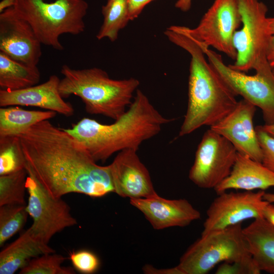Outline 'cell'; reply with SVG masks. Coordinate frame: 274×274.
Listing matches in <instances>:
<instances>
[{
  "instance_id": "cell-1",
  "label": "cell",
  "mask_w": 274,
  "mask_h": 274,
  "mask_svg": "<svg viewBox=\"0 0 274 274\" xmlns=\"http://www.w3.org/2000/svg\"><path fill=\"white\" fill-rule=\"evenodd\" d=\"M17 135L28 166L53 197L78 193L99 197L114 192L110 165L97 164L64 128L47 120Z\"/></svg>"
},
{
  "instance_id": "cell-2",
  "label": "cell",
  "mask_w": 274,
  "mask_h": 274,
  "mask_svg": "<svg viewBox=\"0 0 274 274\" xmlns=\"http://www.w3.org/2000/svg\"><path fill=\"white\" fill-rule=\"evenodd\" d=\"M174 120L163 116L138 89L127 111L114 123L102 124L84 118L64 129L84 145L96 162H105L122 150L138 151L144 142L157 135L164 125Z\"/></svg>"
},
{
  "instance_id": "cell-3",
  "label": "cell",
  "mask_w": 274,
  "mask_h": 274,
  "mask_svg": "<svg viewBox=\"0 0 274 274\" xmlns=\"http://www.w3.org/2000/svg\"><path fill=\"white\" fill-rule=\"evenodd\" d=\"M164 34L191 56L188 107L179 133L183 136L201 126L215 124L235 107L238 101L194 40L174 25L168 27Z\"/></svg>"
},
{
  "instance_id": "cell-4",
  "label": "cell",
  "mask_w": 274,
  "mask_h": 274,
  "mask_svg": "<svg viewBox=\"0 0 274 274\" xmlns=\"http://www.w3.org/2000/svg\"><path fill=\"white\" fill-rule=\"evenodd\" d=\"M60 72L63 77L60 79L59 91L63 98L77 96L84 104L87 113L101 115L114 120L127 111L140 85L137 79H113L96 67L74 69L64 64Z\"/></svg>"
},
{
  "instance_id": "cell-5",
  "label": "cell",
  "mask_w": 274,
  "mask_h": 274,
  "mask_svg": "<svg viewBox=\"0 0 274 274\" xmlns=\"http://www.w3.org/2000/svg\"><path fill=\"white\" fill-rule=\"evenodd\" d=\"M12 8L30 24L42 44L62 51L60 36L85 30L88 5L84 0H16Z\"/></svg>"
},
{
  "instance_id": "cell-6",
  "label": "cell",
  "mask_w": 274,
  "mask_h": 274,
  "mask_svg": "<svg viewBox=\"0 0 274 274\" xmlns=\"http://www.w3.org/2000/svg\"><path fill=\"white\" fill-rule=\"evenodd\" d=\"M242 223L201 237L187 250L174 267L177 274H206L224 262L251 256L243 233Z\"/></svg>"
},
{
  "instance_id": "cell-7",
  "label": "cell",
  "mask_w": 274,
  "mask_h": 274,
  "mask_svg": "<svg viewBox=\"0 0 274 274\" xmlns=\"http://www.w3.org/2000/svg\"><path fill=\"white\" fill-rule=\"evenodd\" d=\"M243 26L234 33L232 43L236 52L233 64L235 70L247 72L272 69L267 59L270 38L267 27V6L259 0H237Z\"/></svg>"
},
{
  "instance_id": "cell-8",
  "label": "cell",
  "mask_w": 274,
  "mask_h": 274,
  "mask_svg": "<svg viewBox=\"0 0 274 274\" xmlns=\"http://www.w3.org/2000/svg\"><path fill=\"white\" fill-rule=\"evenodd\" d=\"M25 183L28 193L26 209L32 219L29 227L33 234L46 244L65 228L77 224L68 204L52 196L38 181L26 164Z\"/></svg>"
},
{
  "instance_id": "cell-9",
  "label": "cell",
  "mask_w": 274,
  "mask_h": 274,
  "mask_svg": "<svg viewBox=\"0 0 274 274\" xmlns=\"http://www.w3.org/2000/svg\"><path fill=\"white\" fill-rule=\"evenodd\" d=\"M242 23L237 0H215L197 26H175L199 44L212 47L235 60L234 33Z\"/></svg>"
},
{
  "instance_id": "cell-10",
  "label": "cell",
  "mask_w": 274,
  "mask_h": 274,
  "mask_svg": "<svg viewBox=\"0 0 274 274\" xmlns=\"http://www.w3.org/2000/svg\"><path fill=\"white\" fill-rule=\"evenodd\" d=\"M198 45L209 62L234 93L261 110L264 124L273 123L274 74L272 70L248 75L226 65L216 52Z\"/></svg>"
},
{
  "instance_id": "cell-11",
  "label": "cell",
  "mask_w": 274,
  "mask_h": 274,
  "mask_svg": "<svg viewBox=\"0 0 274 274\" xmlns=\"http://www.w3.org/2000/svg\"><path fill=\"white\" fill-rule=\"evenodd\" d=\"M237 153L227 139L210 128L198 145L189 179L199 188L214 189L229 175Z\"/></svg>"
},
{
  "instance_id": "cell-12",
  "label": "cell",
  "mask_w": 274,
  "mask_h": 274,
  "mask_svg": "<svg viewBox=\"0 0 274 274\" xmlns=\"http://www.w3.org/2000/svg\"><path fill=\"white\" fill-rule=\"evenodd\" d=\"M265 193L259 190L225 191L218 194L207 210L201 235L247 220L263 217V208L268 202L263 198Z\"/></svg>"
},
{
  "instance_id": "cell-13",
  "label": "cell",
  "mask_w": 274,
  "mask_h": 274,
  "mask_svg": "<svg viewBox=\"0 0 274 274\" xmlns=\"http://www.w3.org/2000/svg\"><path fill=\"white\" fill-rule=\"evenodd\" d=\"M41 44L30 24L12 7L0 13V52L23 64L37 66Z\"/></svg>"
},
{
  "instance_id": "cell-14",
  "label": "cell",
  "mask_w": 274,
  "mask_h": 274,
  "mask_svg": "<svg viewBox=\"0 0 274 274\" xmlns=\"http://www.w3.org/2000/svg\"><path fill=\"white\" fill-rule=\"evenodd\" d=\"M256 110V106L243 99L210 128L227 139L238 153L261 162L262 151L253 121Z\"/></svg>"
},
{
  "instance_id": "cell-15",
  "label": "cell",
  "mask_w": 274,
  "mask_h": 274,
  "mask_svg": "<svg viewBox=\"0 0 274 274\" xmlns=\"http://www.w3.org/2000/svg\"><path fill=\"white\" fill-rule=\"evenodd\" d=\"M137 150L126 149L109 164L114 192L129 199L156 194L149 172L140 160Z\"/></svg>"
},
{
  "instance_id": "cell-16",
  "label": "cell",
  "mask_w": 274,
  "mask_h": 274,
  "mask_svg": "<svg viewBox=\"0 0 274 274\" xmlns=\"http://www.w3.org/2000/svg\"><path fill=\"white\" fill-rule=\"evenodd\" d=\"M130 203L141 211L156 230L185 227L201 217L199 211L187 200L167 199L157 193L146 198L130 199Z\"/></svg>"
},
{
  "instance_id": "cell-17",
  "label": "cell",
  "mask_w": 274,
  "mask_h": 274,
  "mask_svg": "<svg viewBox=\"0 0 274 274\" xmlns=\"http://www.w3.org/2000/svg\"><path fill=\"white\" fill-rule=\"evenodd\" d=\"M60 79L53 75L45 82L17 90H0V106H22L39 107L66 117L74 114L70 102L64 100L59 91Z\"/></svg>"
},
{
  "instance_id": "cell-18",
  "label": "cell",
  "mask_w": 274,
  "mask_h": 274,
  "mask_svg": "<svg viewBox=\"0 0 274 274\" xmlns=\"http://www.w3.org/2000/svg\"><path fill=\"white\" fill-rule=\"evenodd\" d=\"M274 187V172L262 162L237 153L229 175L214 189L217 194L230 189L263 190Z\"/></svg>"
},
{
  "instance_id": "cell-19",
  "label": "cell",
  "mask_w": 274,
  "mask_h": 274,
  "mask_svg": "<svg viewBox=\"0 0 274 274\" xmlns=\"http://www.w3.org/2000/svg\"><path fill=\"white\" fill-rule=\"evenodd\" d=\"M52 253L54 250L35 236L29 228L0 252V274H13L33 258Z\"/></svg>"
},
{
  "instance_id": "cell-20",
  "label": "cell",
  "mask_w": 274,
  "mask_h": 274,
  "mask_svg": "<svg viewBox=\"0 0 274 274\" xmlns=\"http://www.w3.org/2000/svg\"><path fill=\"white\" fill-rule=\"evenodd\" d=\"M248 250L260 270L274 273V226L263 217L243 228Z\"/></svg>"
},
{
  "instance_id": "cell-21",
  "label": "cell",
  "mask_w": 274,
  "mask_h": 274,
  "mask_svg": "<svg viewBox=\"0 0 274 274\" xmlns=\"http://www.w3.org/2000/svg\"><path fill=\"white\" fill-rule=\"evenodd\" d=\"M41 74L37 66H29L0 52L1 89L17 90L37 85Z\"/></svg>"
},
{
  "instance_id": "cell-22",
  "label": "cell",
  "mask_w": 274,
  "mask_h": 274,
  "mask_svg": "<svg viewBox=\"0 0 274 274\" xmlns=\"http://www.w3.org/2000/svg\"><path fill=\"white\" fill-rule=\"evenodd\" d=\"M52 111H28L18 107L0 109V136L17 135L33 125L55 117Z\"/></svg>"
},
{
  "instance_id": "cell-23",
  "label": "cell",
  "mask_w": 274,
  "mask_h": 274,
  "mask_svg": "<svg viewBox=\"0 0 274 274\" xmlns=\"http://www.w3.org/2000/svg\"><path fill=\"white\" fill-rule=\"evenodd\" d=\"M101 12L103 21L96 37L98 40L108 39L113 42L130 21L127 0H107Z\"/></svg>"
},
{
  "instance_id": "cell-24",
  "label": "cell",
  "mask_w": 274,
  "mask_h": 274,
  "mask_svg": "<svg viewBox=\"0 0 274 274\" xmlns=\"http://www.w3.org/2000/svg\"><path fill=\"white\" fill-rule=\"evenodd\" d=\"M26 164L20 138L0 136V176L25 169Z\"/></svg>"
},
{
  "instance_id": "cell-25",
  "label": "cell",
  "mask_w": 274,
  "mask_h": 274,
  "mask_svg": "<svg viewBox=\"0 0 274 274\" xmlns=\"http://www.w3.org/2000/svg\"><path fill=\"white\" fill-rule=\"evenodd\" d=\"M27 176L26 169L0 176V206L26 205L25 191Z\"/></svg>"
},
{
  "instance_id": "cell-26",
  "label": "cell",
  "mask_w": 274,
  "mask_h": 274,
  "mask_svg": "<svg viewBox=\"0 0 274 274\" xmlns=\"http://www.w3.org/2000/svg\"><path fill=\"white\" fill-rule=\"evenodd\" d=\"M28 214L26 206H0V246L19 231L25 225Z\"/></svg>"
},
{
  "instance_id": "cell-27",
  "label": "cell",
  "mask_w": 274,
  "mask_h": 274,
  "mask_svg": "<svg viewBox=\"0 0 274 274\" xmlns=\"http://www.w3.org/2000/svg\"><path fill=\"white\" fill-rule=\"evenodd\" d=\"M66 257L54 253L33 258L20 270V274H75L71 267L61 266Z\"/></svg>"
},
{
  "instance_id": "cell-28",
  "label": "cell",
  "mask_w": 274,
  "mask_h": 274,
  "mask_svg": "<svg viewBox=\"0 0 274 274\" xmlns=\"http://www.w3.org/2000/svg\"><path fill=\"white\" fill-rule=\"evenodd\" d=\"M261 271L251 256L244 259L224 262L219 265L216 274H259Z\"/></svg>"
},
{
  "instance_id": "cell-29",
  "label": "cell",
  "mask_w": 274,
  "mask_h": 274,
  "mask_svg": "<svg viewBox=\"0 0 274 274\" xmlns=\"http://www.w3.org/2000/svg\"><path fill=\"white\" fill-rule=\"evenodd\" d=\"M70 258L75 268L83 273H93L99 267L98 258L89 251L81 250L72 252L70 254Z\"/></svg>"
},
{
  "instance_id": "cell-30",
  "label": "cell",
  "mask_w": 274,
  "mask_h": 274,
  "mask_svg": "<svg viewBox=\"0 0 274 274\" xmlns=\"http://www.w3.org/2000/svg\"><path fill=\"white\" fill-rule=\"evenodd\" d=\"M255 130L262 153L261 162L274 172V137L264 131L261 125L257 126Z\"/></svg>"
},
{
  "instance_id": "cell-31",
  "label": "cell",
  "mask_w": 274,
  "mask_h": 274,
  "mask_svg": "<svg viewBox=\"0 0 274 274\" xmlns=\"http://www.w3.org/2000/svg\"><path fill=\"white\" fill-rule=\"evenodd\" d=\"M154 0H127L130 21L138 18L145 7Z\"/></svg>"
},
{
  "instance_id": "cell-32",
  "label": "cell",
  "mask_w": 274,
  "mask_h": 274,
  "mask_svg": "<svg viewBox=\"0 0 274 274\" xmlns=\"http://www.w3.org/2000/svg\"><path fill=\"white\" fill-rule=\"evenodd\" d=\"M263 218L274 226V204L268 202L262 211Z\"/></svg>"
},
{
  "instance_id": "cell-33",
  "label": "cell",
  "mask_w": 274,
  "mask_h": 274,
  "mask_svg": "<svg viewBox=\"0 0 274 274\" xmlns=\"http://www.w3.org/2000/svg\"><path fill=\"white\" fill-rule=\"evenodd\" d=\"M267 59L271 68L274 67V34L270 38L267 50Z\"/></svg>"
},
{
  "instance_id": "cell-34",
  "label": "cell",
  "mask_w": 274,
  "mask_h": 274,
  "mask_svg": "<svg viewBox=\"0 0 274 274\" xmlns=\"http://www.w3.org/2000/svg\"><path fill=\"white\" fill-rule=\"evenodd\" d=\"M192 0H178L175 7L183 12L189 11L191 7Z\"/></svg>"
},
{
  "instance_id": "cell-35",
  "label": "cell",
  "mask_w": 274,
  "mask_h": 274,
  "mask_svg": "<svg viewBox=\"0 0 274 274\" xmlns=\"http://www.w3.org/2000/svg\"><path fill=\"white\" fill-rule=\"evenodd\" d=\"M16 0H2L0 2V13L6 9L13 7L16 3Z\"/></svg>"
},
{
  "instance_id": "cell-36",
  "label": "cell",
  "mask_w": 274,
  "mask_h": 274,
  "mask_svg": "<svg viewBox=\"0 0 274 274\" xmlns=\"http://www.w3.org/2000/svg\"><path fill=\"white\" fill-rule=\"evenodd\" d=\"M261 126L264 131L274 137V123L271 124H264Z\"/></svg>"
},
{
  "instance_id": "cell-37",
  "label": "cell",
  "mask_w": 274,
  "mask_h": 274,
  "mask_svg": "<svg viewBox=\"0 0 274 274\" xmlns=\"http://www.w3.org/2000/svg\"><path fill=\"white\" fill-rule=\"evenodd\" d=\"M267 27L270 35L274 34V17L267 18Z\"/></svg>"
},
{
  "instance_id": "cell-38",
  "label": "cell",
  "mask_w": 274,
  "mask_h": 274,
  "mask_svg": "<svg viewBox=\"0 0 274 274\" xmlns=\"http://www.w3.org/2000/svg\"><path fill=\"white\" fill-rule=\"evenodd\" d=\"M263 198L270 203H274V193H265Z\"/></svg>"
},
{
  "instance_id": "cell-39",
  "label": "cell",
  "mask_w": 274,
  "mask_h": 274,
  "mask_svg": "<svg viewBox=\"0 0 274 274\" xmlns=\"http://www.w3.org/2000/svg\"><path fill=\"white\" fill-rule=\"evenodd\" d=\"M272 72H273V73L274 74V67L272 68Z\"/></svg>"
}]
</instances>
